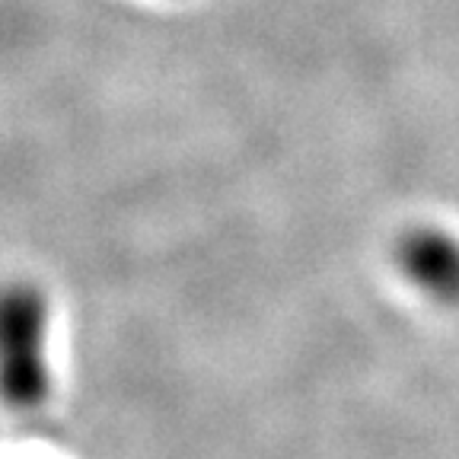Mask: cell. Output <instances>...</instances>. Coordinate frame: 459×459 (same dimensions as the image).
<instances>
[{
    "mask_svg": "<svg viewBox=\"0 0 459 459\" xmlns=\"http://www.w3.org/2000/svg\"><path fill=\"white\" fill-rule=\"evenodd\" d=\"M45 297L36 287L16 284L7 290L0 338H4V395L16 409H36L51 389L45 367Z\"/></svg>",
    "mask_w": 459,
    "mask_h": 459,
    "instance_id": "1",
    "label": "cell"
},
{
    "mask_svg": "<svg viewBox=\"0 0 459 459\" xmlns=\"http://www.w3.org/2000/svg\"><path fill=\"white\" fill-rule=\"evenodd\" d=\"M395 265L430 300L459 307V239L440 227H411L395 243Z\"/></svg>",
    "mask_w": 459,
    "mask_h": 459,
    "instance_id": "2",
    "label": "cell"
}]
</instances>
